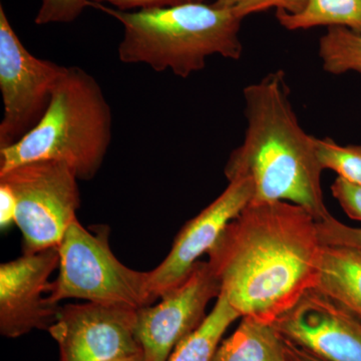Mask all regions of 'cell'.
<instances>
[{"instance_id":"7","label":"cell","mask_w":361,"mask_h":361,"mask_svg":"<svg viewBox=\"0 0 361 361\" xmlns=\"http://www.w3.org/2000/svg\"><path fill=\"white\" fill-rule=\"evenodd\" d=\"M65 68L30 54L0 6V90L4 102L0 149L13 146L37 127Z\"/></svg>"},{"instance_id":"18","label":"cell","mask_w":361,"mask_h":361,"mask_svg":"<svg viewBox=\"0 0 361 361\" xmlns=\"http://www.w3.org/2000/svg\"><path fill=\"white\" fill-rule=\"evenodd\" d=\"M316 149L323 170H331L342 179L361 186V146H341L329 137L317 139Z\"/></svg>"},{"instance_id":"6","label":"cell","mask_w":361,"mask_h":361,"mask_svg":"<svg viewBox=\"0 0 361 361\" xmlns=\"http://www.w3.org/2000/svg\"><path fill=\"white\" fill-rule=\"evenodd\" d=\"M78 177L66 164L39 161L0 174L16 199V223L25 253L59 247L80 206Z\"/></svg>"},{"instance_id":"9","label":"cell","mask_w":361,"mask_h":361,"mask_svg":"<svg viewBox=\"0 0 361 361\" xmlns=\"http://www.w3.org/2000/svg\"><path fill=\"white\" fill-rule=\"evenodd\" d=\"M137 311L90 302L63 306L49 329L59 361H116L139 355Z\"/></svg>"},{"instance_id":"14","label":"cell","mask_w":361,"mask_h":361,"mask_svg":"<svg viewBox=\"0 0 361 361\" xmlns=\"http://www.w3.org/2000/svg\"><path fill=\"white\" fill-rule=\"evenodd\" d=\"M212 361H297L273 323L242 317L238 329L221 341Z\"/></svg>"},{"instance_id":"15","label":"cell","mask_w":361,"mask_h":361,"mask_svg":"<svg viewBox=\"0 0 361 361\" xmlns=\"http://www.w3.org/2000/svg\"><path fill=\"white\" fill-rule=\"evenodd\" d=\"M276 18L288 30L339 26L361 35V0H306L300 13L277 11Z\"/></svg>"},{"instance_id":"23","label":"cell","mask_w":361,"mask_h":361,"mask_svg":"<svg viewBox=\"0 0 361 361\" xmlns=\"http://www.w3.org/2000/svg\"><path fill=\"white\" fill-rule=\"evenodd\" d=\"M94 4H104L123 11L141 9L167 8L185 4H204L205 0H90Z\"/></svg>"},{"instance_id":"26","label":"cell","mask_w":361,"mask_h":361,"mask_svg":"<svg viewBox=\"0 0 361 361\" xmlns=\"http://www.w3.org/2000/svg\"><path fill=\"white\" fill-rule=\"evenodd\" d=\"M116 361H145V360L144 356H142V353H139V355L130 356V357L123 358V360Z\"/></svg>"},{"instance_id":"12","label":"cell","mask_w":361,"mask_h":361,"mask_svg":"<svg viewBox=\"0 0 361 361\" xmlns=\"http://www.w3.org/2000/svg\"><path fill=\"white\" fill-rule=\"evenodd\" d=\"M251 180H229L218 198L188 221L180 229L165 259L149 271V287L155 300L182 283L199 258L208 254L225 228L253 199Z\"/></svg>"},{"instance_id":"13","label":"cell","mask_w":361,"mask_h":361,"mask_svg":"<svg viewBox=\"0 0 361 361\" xmlns=\"http://www.w3.org/2000/svg\"><path fill=\"white\" fill-rule=\"evenodd\" d=\"M315 288L361 323V252L348 247L323 245Z\"/></svg>"},{"instance_id":"5","label":"cell","mask_w":361,"mask_h":361,"mask_svg":"<svg viewBox=\"0 0 361 361\" xmlns=\"http://www.w3.org/2000/svg\"><path fill=\"white\" fill-rule=\"evenodd\" d=\"M59 275L51 283L49 298L59 304L66 299L139 310L155 302L149 273L128 267L116 257L110 230L94 231L73 221L59 246Z\"/></svg>"},{"instance_id":"11","label":"cell","mask_w":361,"mask_h":361,"mask_svg":"<svg viewBox=\"0 0 361 361\" xmlns=\"http://www.w3.org/2000/svg\"><path fill=\"white\" fill-rule=\"evenodd\" d=\"M287 341L324 361H361V323L312 288L273 322Z\"/></svg>"},{"instance_id":"4","label":"cell","mask_w":361,"mask_h":361,"mask_svg":"<svg viewBox=\"0 0 361 361\" xmlns=\"http://www.w3.org/2000/svg\"><path fill=\"white\" fill-rule=\"evenodd\" d=\"M111 125V106L96 78L78 66H66L37 127L0 149V174L32 161H56L78 180H92L108 153Z\"/></svg>"},{"instance_id":"8","label":"cell","mask_w":361,"mask_h":361,"mask_svg":"<svg viewBox=\"0 0 361 361\" xmlns=\"http://www.w3.org/2000/svg\"><path fill=\"white\" fill-rule=\"evenodd\" d=\"M220 291L208 261H199L182 283L161 297L160 302L137 310L135 336L145 361H168L180 342L205 320L207 306Z\"/></svg>"},{"instance_id":"2","label":"cell","mask_w":361,"mask_h":361,"mask_svg":"<svg viewBox=\"0 0 361 361\" xmlns=\"http://www.w3.org/2000/svg\"><path fill=\"white\" fill-rule=\"evenodd\" d=\"M243 96L245 137L228 159L226 178L251 180V203L289 202L317 221L326 218L316 137L298 122L284 71L268 73L246 87Z\"/></svg>"},{"instance_id":"1","label":"cell","mask_w":361,"mask_h":361,"mask_svg":"<svg viewBox=\"0 0 361 361\" xmlns=\"http://www.w3.org/2000/svg\"><path fill=\"white\" fill-rule=\"evenodd\" d=\"M323 244L317 220L303 207L250 203L208 252V263L241 317L273 323L315 288Z\"/></svg>"},{"instance_id":"3","label":"cell","mask_w":361,"mask_h":361,"mask_svg":"<svg viewBox=\"0 0 361 361\" xmlns=\"http://www.w3.org/2000/svg\"><path fill=\"white\" fill-rule=\"evenodd\" d=\"M123 26L118 47L123 63H145L161 73L186 78L203 70L214 54L239 59L242 18L231 8L205 4L123 11L90 1Z\"/></svg>"},{"instance_id":"20","label":"cell","mask_w":361,"mask_h":361,"mask_svg":"<svg viewBox=\"0 0 361 361\" xmlns=\"http://www.w3.org/2000/svg\"><path fill=\"white\" fill-rule=\"evenodd\" d=\"M317 228L323 245L344 246L361 252V228L343 224L331 214L317 221Z\"/></svg>"},{"instance_id":"16","label":"cell","mask_w":361,"mask_h":361,"mask_svg":"<svg viewBox=\"0 0 361 361\" xmlns=\"http://www.w3.org/2000/svg\"><path fill=\"white\" fill-rule=\"evenodd\" d=\"M240 317L224 296H218L199 329L180 342L168 361H212L225 332Z\"/></svg>"},{"instance_id":"19","label":"cell","mask_w":361,"mask_h":361,"mask_svg":"<svg viewBox=\"0 0 361 361\" xmlns=\"http://www.w3.org/2000/svg\"><path fill=\"white\" fill-rule=\"evenodd\" d=\"M214 6L222 8H231L243 20L252 13H260L269 8H277L285 13H300L306 4V0H216Z\"/></svg>"},{"instance_id":"10","label":"cell","mask_w":361,"mask_h":361,"mask_svg":"<svg viewBox=\"0 0 361 361\" xmlns=\"http://www.w3.org/2000/svg\"><path fill=\"white\" fill-rule=\"evenodd\" d=\"M59 247L25 255L0 266V334L18 338L32 330L51 329L61 311L49 298Z\"/></svg>"},{"instance_id":"24","label":"cell","mask_w":361,"mask_h":361,"mask_svg":"<svg viewBox=\"0 0 361 361\" xmlns=\"http://www.w3.org/2000/svg\"><path fill=\"white\" fill-rule=\"evenodd\" d=\"M16 199L11 188L0 183V226L2 230L16 223Z\"/></svg>"},{"instance_id":"21","label":"cell","mask_w":361,"mask_h":361,"mask_svg":"<svg viewBox=\"0 0 361 361\" xmlns=\"http://www.w3.org/2000/svg\"><path fill=\"white\" fill-rule=\"evenodd\" d=\"M90 0H42L35 23L39 25L49 23H70L77 20Z\"/></svg>"},{"instance_id":"17","label":"cell","mask_w":361,"mask_h":361,"mask_svg":"<svg viewBox=\"0 0 361 361\" xmlns=\"http://www.w3.org/2000/svg\"><path fill=\"white\" fill-rule=\"evenodd\" d=\"M326 73L341 75L361 73V35L345 27L332 26L319 40L318 49Z\"/></svg>"},{"instance_id":"22","label":"cell","mask_w":361,"mask_h":361,"mask_svg":"<svg viewBox=\"0 0 361 361\" xmlns=\"http://www.w3.org/2000/svg\"><path fill=\"white\" fill-rule=\"evenodd\" d=\"M332 196L350 219L361 222V186L337 177L331 185Z\"/></svg>"},{"instance_id":"25","label":"cell","mask_w":361,"mask_h":361,"mask_svg":"<svg viewBox=\"0 0 361 361\" xmlns=\"http://www.w3.org/2000/svg\"><path fill=\"white\" fill-rule=\"evenodd\" d=\"M285 341H286V339H285ZM287 343H288L292 355H293L297 361H324L320 360V358L316 357L314 355H310V353L303 350L302 348H297V346L291 344L290 342L287 341Z\"/></svg>"}]
</instances>
